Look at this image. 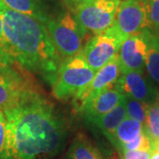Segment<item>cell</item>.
Segmentation results:
<instances>
[{
    "label": "cell",
    "instance_id": "obj_6",
    "mask_svg": "<svg viewBox=\"0 0 159 159\" xmlns=\"http://www.w3.org/2000/svg\"><path fill=\"white\" fill-rule=\"evenodd\" d=\"M119 3L116 0H91L75 8V17L86 31L97 34L112 27Z\"/></svg>",
    "mask_w": 159,
    "mask_h": 159
},
{
    "label": "cell",
    "instance_id": "obj_15",
    "mask_svg": "<svg viewBox=\"0 0 159 159\" xmlns=\"http://www.w3.org/2000/svg\"><path fill=\"white\" fill-rule=\"evenodd\" d=\"M3 6L20 13L29 15L45 24L49 17L34 0H0Z\"/></svg>",
    "mask_w": 159,
    "mask_h": 159
},
{
    "label": "cell",
    "instance_id": "obj_3",
    "mask_svg": "<svg viewBox=\"0 0 159 159\" xmlns=\"http://www.w3.org/2000/svg\"><path fill=\"white\" fill-rule=\"evenodd\" d=\"M25 71L16 63L0 58V111L16 108L40 95Z\"/></svg>",
    "mask_w": 159,
    "mask_h": 159
},
{
    "label": "cell",
    "instance_id": "obj_13",
    "mask_svg": "<svg viewBox=\"0 0 159 159\" xmlns=\"http://www.w3.org/2000/svg\"><path fill=\"white\" fill-rule=\"evenodd\" d=\"M126 97L119 102V104L111 111L110 112L105 114L104 116L98 119L94 123L97 125L102 132L108 137V139L115 144V134L117 128L121 124V122L126 118V107H125Z\"/></svg>",
    "mask_w": 159,
    "mask_h": 159
},
{
    "label": "cell",
    "instance_id": "obj_16",
    "mask_svg": "<svg viewBox=\"0 0 159 159\" xmlns=\"http://www.w3.org/2000/svg\"><path fill=\"white\" fill-rule=\"evenodd\" d=\"M142 132L143 125L141 122L126 117L117 128L115 134V145L119 148L136 139Z\"/></svg>",
    "mask_w": 159,
    "mask_h": 159
},
{
    "label": "cell",
    "instance_id": "obj_26",
    "mask_svg": "<svg viewBox=\"0 0 159 159\" xmlns=\"http://www.w3.org/2000/svg\"><path fill=\"white\" fill-rule=\"evenodd\" d=\"M150 159H159V153L157 152L156 150H152L151 151V156H150Z\"/></svg>",
    "mask_w": 159,
    "mask_h": 159
},
{
    "label": "cell",
    "instance_id": "obj_23",
    "mask_svg": "<svg viewBox=\"0 0 159 159\" xmlns=\"http://www.w3.org/2000/svg\"><path fill=\"white\" fill-rule=\"evenodd\" d=\"M122 159H150L151 151L144 150H120Z\"/></svg>",
    "mask_w": 159,
    "mask_h": 159
},
{
    "label": "cell",
    "instance_id": "obj_1",
    "mask_svg": "<svg viewBox=\"0 0 159 159\" xmlns=\"http://www.w3.org/2000/svg\"><path fill=\"white\" fill-rule=\"evenodd\" d=\"M7 122L6 159H42L57 152L65 129L53 106L40 95L4 111Z\"/></svg>",
    "mask_w": 159,
    "mask_h": 159
},
{
    "label": "cell",
    "instance_id": "obj_17",
    "mask_svg": "<svg viewBox=\"0 0 159 159\" xmlns=\"http://www.w3.org/2000/svg\"><path fill=\"white\" fill-rule=\"evenodd\" d=\"M71 159H102L100 153L90 142L82 136L77 137L69 149Z\"/></svg>",
    "mask_w": 159,
    "mask_h": 159
},
{
    "label": "cell",
    "instance_id": "obj_2",
    "mask_svg": "<svg viewBox=\"0 0 159 159\" xmlns=\"http://www.w3.org/2000/svg\"><path fill=\"white\" fill-rule=\"evenodd\" d=\"M0 13L3 22L0 52L25 70L44 75L51 83L62 61L45 24L1 3Z\"/></svg>",
    "mask_w": 159,
    "mask_h": 159
},
{
    "label": "cell",
    "instance_id": "obj_8",
    "mask_svg": "<svg viewBox=\"0 0 159 159\" xmlns=\"http://www.w3.org/2000/svg\"><path fill=\"white\" fill-rule=\"evenodd\" d=\"M112 27L124 41L132 35L140 34L145 29H149L145 1H120Z\"/></svg>",
    "mask_w": 159,
    "mask_h": 159
},
{
    "label": "cell",
    "instance_id": "obj_25",
    "mask_svg": "<svg viewBox=\"0 0 159 159\" xmlns=\"http://www.w3.org/2000/svg\"><path fill=\"white\" fill-rule=\"evenodd\" d=\"M2 40H3V22H2V16L0 13V51L2 49Z\"/></svg>",
    "mask_w": 159,
    "mask_h": 159
},
{
    "label": "cell",
    "instance_id": "obj_12",
    "mask_svg": "<svg viewBox=\"0 0 159 159\" xmlns=\"http://www.w3.org/2000/svg\"><path fill=\"white\" fill-rule=\"evenodd\" d=\"M125 97V96L116 87H113L102 91L101 94L89 101L86 104L82 112L85 115L86 119L95 123L97 119L117 107Z\"/></svg>",
    "mask_w": 159,
    "mask_h": 159
},
{
    "label": "cell",
    "instance_id": "obj_22",
    "mask_svg": "<svg viewBox=\"0 0 159 159\" xmlns=\"http://www.w3.org/2000/svg\"><path fill=\"white\" fill-rule=\"evenodd\" d=\"M7 148V122L5 112L0 111V159H6Z\"/></svg>",
    "mask_w": 159,
    "mask_h": 159
},
{
    "label": "cell",
    "instance_id": "obj_31",
    "mask_svg": "<svg viewBox=\"0 0 159 159\" xmlns=\"http://www.w3.org/2000/svg\"><path fill=\"white\" fill-rule=\"evenodd\" d=\"M68 159H71V158H70V157H69V158Z\"/></svg>",
    "mask_w": 159,
    "mask_h": 159
},
{
    "label": "cell",
    "instance_id": "obj_7",
    "mask_svg": "<svg viewBox=\"0 0 159 159\" xmlns=\"http://www.w3.org/2000/svg\"><path fill=\"white\" fill-rule=\"evenodd\" d=\"M124 40L113 27L95 34L84 46L81 51L89 66L95 72L104 66L118 56Z\"/></svg>",
    "mask_w": 159,
    "mask_h": 159
},
{
    "label": "cell",
    "instance_id": "obj_14",
    "mask_svg": "<svg viewBox=\"0 0 159 159\" xmlns=\"http://www.w3.org/2000/svg\"><path fill=\"white\" fill-rule=\"evenodd\" d=\"M147 51L145 57V67L148 75L155 82L159 84V34L150 29H146Z\"/></svg>",
    "mask_w": 159,
    "mask_h": 159
},
{
    "label": "cell",
    "instance_id": "obj_21",
    "mask_svg": "<svg viewBox=\"0 0 159 159\" xmlns=\"http://www.w3.org/2000/svg\"><path fill=\"white\" fill-rule=\"evenodd\" d=\"M147 8L149 29L159 34V0H144Z\"/></svg>",
    "mask_w": 159,
    "mask_h": 159
},
{
    "label": "cell",
    "instance_id": "obj_4",
    "mask_svg": "<svg viewBox=\"0 0 159 159\" xmlns=\"http://www.w3.org/2000/svg\"><path fill=\"white\" fill-rule=\"evenodd\" d=\"M45 26L56 50L64 59L77 56L82 51L87 31L71 11L64 12L57 19L49 18Z\"/></svg>",
    "mask_w": 159,
    "mask_h": 159
},
{
    "label": "cell",
    "instance_id": "obj_18",
    "mask_svg": "<svg viewBox=\"0 0 159 159\" xmlns=\"http://www.w3.org/2000/svg\"><path fill=\"white\" fill-rule=\"evenodd\" d=\"M143 128L154 144L159 140V101L149 104Z\"/></svg>",
    "mask_w": 159,
    "mask_h": 159
},
{
    "label": "cell",
    "instance_id": "obj_27",
    "mask_svg": "<svg viewBox=\"0 0 159 159\" xmlns=\"http://www.w3.org/2000/svg\"><path fill=\"white\" fill-rule=\"evenodd\" d=\"M153 150H156L157 152H158V153H159V140L157 141V142H156L155 144H154Z\"/></svg>",
    "mask_w": 159,
    "mask_h": 159
},
{
    "label": "cell",
    "instance_id": "obj_30",
    "mask_svg": "<svg viewBox=\"0 0 159 159\" xmlns=\"http://www.w3.org/2000/svg\"><path fill=\"white\" fill-rule=\"evenodd\" d=\"M116 1H118V2H120V1H121V0H116Z\"/></svg>",
    "mask_w": 159,
    "mask_h": 159
},
{
    "label": "cell",
    "instance_id": "obj_24",
    "mask_svg": "<svg viewBox=\"0 0 159 159\" xmlns=\"http://www.w3.org/2000/svg\"><path fill=\"white\" fill-rule=\"evenodd\" d=\"M89 1H91V0H69V3H71L76 8L77 6H80L84 3H87Z\"/></svg>",
    "mask_w": 159,
    "mask_h": 159
},
{
    "label": "cell",
    "instance_id": "obj_11",
    "mask_svg": "<svg viewBox=\"0 0 159 159\" xmlns=\"http://www.w3.org/2000/svg\"><path fill=\"white\" fill-rule=\"evenodd\" d=\"M115 87L126 97L138 101L154 103L159 101V93L143 72H128L121 74Z\"/></svg>",
    "mask_w": 159,
    "mask_h": 159
},
{
    "label": "cell",
    "instance_id": "obj_5",
    "mask_svg": "<svg viewBox=\"0 0 159 159\" xmlns=\"http://www.w3.org/2000/svg\"><path fill=\"white\" fill-rule=\"evenodd\" d=\"M96 73L89 66L81 52L64 59L51 82L54 97L60 100L74 97L90 82Z\"/></svg>",
    "mask_w": 159,
    "mask_h": 159
},
{
    "label": "cell",
    "instance_id": "obj_20",
    "mask_svg": "<svg viewBox=\"0 0 159 159\" xmlns=\"http://www.w3.org/2000/svg\"><path fill=\"white\" fill-rule=\"evenodd\" d=\"M119 149L120 150H130V151L132 150L152 151L153 150V143L143 128V132L137 137L136 139L120 146Z\"/></svg>",
    "mask_w": 159,
    "mask_h": 159
},
{
    "label": "cell",
    "instance_id": "obj_9",
    "mask_svg": "<svg viewBox=\"0 0 159 159\" xmlns=\"http://www.w3.org/2000/svg\"><path fill=\"white\" fill-rule=\"evenodd\" d=\"M121 74L119 58L116 56L99 69L90 82L74 96V103L76 110L82 112L86 104L89 101L101 94L102 91L115 87Z\"/></svg>",
    "mask_w": 159,
    "mask_h": 159
},
{
    "label": "cell",
    "instance_id": "obj_10",
    "mask_svg": "<svg viewBox=\"0 0 159 159\" xmlns=\"http://www.w3.org/2000/svg\"><path fill=\"white\" fill-rule=\"evenodd\" d=\"M148 43L146 29L126 38L120 46L118 58L122 74L143 72Z\"/></svg>",
    "mask_w": 159,
    "mask_h": 159
},
{
    "label": "cell",
    "instance_id": "obj_19",
    "mask_svg": "<svg viewBox=\"0 0 159 159\" xmlns=\"http://www.w3.org/2000/svg\"><path fill=\"white\" fill-rule=\"evenodd\" d=\"M151 103L138 101L134 98L126 97L125 107H126V117L141 122L142 125L146 119V114L148 106Z\"/></svg>",
    "mask_w": 159,
    "mask_h": 159
},
{
    "label": "cell",
    "instance_id": "obj_28",
    "mask_svg": "<svg viewBox=\"0 0 159 159\" xmlns=\"http://www.w3.org/2000/svg\"><path fill=\"white\" fill-rule=\"evenodd\" d=\"M63 2H66V3H69V0H61Z\"/></svg>",
    "mask_w": 159,
    "mask_h": 159
},
{
    "label": "cell",
    "instance_id": "obj_29",
    "mask_svg": "<svg viewBox=\"0 0 159 159\" xmlns=\"http://www.w3.org/2000/svg\"><path fill=\"white\" fill-rule=\"evenodd\" d=\"M34 1H36V2H39V1H41V0H34Z\"/></svg>",
    "mask_w": 159,
    "mask_h": 159
}]
</instances>
